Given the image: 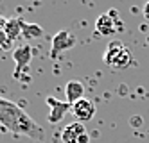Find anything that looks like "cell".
I'll return each instance as SVG.
<instances>
[{"label":"cell","instance_id":"obj_1","mask_svg":"<svg viewBox=\"0 0 149 143\" xmlns=\"http://www.w3.org/2000/svg\"><path fill=\"white\" fill-rule=\"evenodd\" d=\"M0 125L11 131L13 134L27 136L33 140L43 138V129H41L33 118H31L18 104L0 97Z\"/></svg>","mask_w":149,"mask_h":143},{"label":"cell","instance_id":"obj_2","mask_svg":"<svg viewBox=\"0 0 149 143\" xmlns=\"http://www.w3.org/2000/svg\"><path fill=\"white\" fill-rule=\"evenodd\" d=\"M104 63L113 70H124L131 66L133 56L122 41H111L104 52Z\"/></svg>","mask_w":149,"mask_h":143},{"label":"cell","instance_id":"obj_3","mask_svg":"<svg viewBox=\"0 0 149 143\" xmlns=\"http://www.w3.org/2000/svg\"><path fill=\"white\" fill-rule=\"evenodd\" d=\"M120 27H122V23H120V20H119L115 11L102 13L97 18V21H95V29L102 36H113L117 30H120Z\"/></svg>","mask_w":149,"mask_h":143},{"label":"cell","instance_id":"obj_4","mask_svg":"<svg viewBox=\"0 0 149 143\" xmlns=\"http://www.w3.org/2000/svg\"><path fill=\"white\" fill-rule=\"evenodd\" d=\"M72 115L76 116L77 122L84 124V122H90L95 115V106L90 98H81L76 104H72Z\"/></svg>","mask_w":149,"mask_h":143},{"label":"cell","instance_id":"obj_5","mask_svg":"<svg viewBox=\"0 0 149 143\" xmlns=\"http://www.w3.org/2000/svg\"><path fill=\"white\" fill-rule=\"evenodd\" d=\"M74 45H76V38H74L68 30H61V32H58V34L52 38V52H50V56L56 57L58 52L68 50Z\"/></svg>","mask_w":149,"mask_h":143},{"label":"cell","instance_id":"obj_6","mask_svg":"<svg viewBox=\"0 0 149 143\" xmlns=\"http://www.w3.org/2000/svg\"><path fill=\"white\" fill-rule=\"evenodd\" d=\"M45 100H47V104L50 106V115H49V122H50V124H58L59 120L67 115L68 109H72V106H70L68 102L56 100L54 97H47Z\"/></svg>","mask_w":149,"mask_h":143},{"label":"cell","instance_id":"obj_7","mask_svg":"<svg viewBox=\"0 0 149 143\" xmlns=\"http://www.w3.org/2000/svg\"><path fill=\"white\" fill-rule=\"evenodd\" d=\"M31 57H33V50H31L29 45H20L15 52H13V59L16 63L15 68V77H18L22 73V70H25V66L31 63Z\"/></svg>","mask_w":149,"mask_h":143},{"label":"cell","instance_id":"obj_8","mask_svg":"<svg viewBox=\"0 0 149 143\" xmlns=\"http://www.w3.org/2000/svg\"><path fill=\"white\" fill-rule=\"evenodd\" d=\"M86 134V129H84V125L81 122H74L70 125H67L65 129H63L61 133V141L63 143H77V140Z\"/></svg>","mask_w":149,"mask_h":143},{"label":"cell","instance_id":"obj_9","mask_svg":"<svg viewBox=\"0 0 149 143\" xmlns=\"http://www.w3.org/2000/svg\"><path fill=\"white\" fill-rule=\"evenodd\" d=\"M84 95V86L81 81H68L67 86H65V97H67V102L72 106L76 104L77 100H81V98Z\"/></svg>","mask_w":149,"mask_h":143},{"label":"cell","instance_id":"obj_10","mask_svg":"<svg viewBox=\"0 0 149 143\" xmlns=\"http://www.w3.org/2000/svg\"><path fill=\"white\" fill-rule=\"evenodd\" d=\"M22 25H24V20L22 18H9V20H6L4 30H6V34H7V39L11 41V43L18 36H22Z\"/></svg>","mask_w":149,"mask_h":143},{"label":"cell","instance_id":"obj_11","mask_svg":"<svg viewBox=\"0 0 149 143\" xmlns=\"http://www.w3.org/2000/svg\"><path fill=\"white\" fill-rule=\"evenodd\" d=\"M22 36L31 39V38H40V36H43V29H41L40 25L36 23H25L24 21V25H22Z\"/></svg>","mask_w":149,"mask_h":143},{"label":"cell","instance_id":"obj_12","mask_svg":"<svg viewBox=\"0 0 149 143\" xmlns=\"http://www.w3.org/2000/svg\"><path fill=\"white\" fill-rule=\"evenodd\" d=\"M77 143H90V136H88V133H86V134H83V136L77 140Z\"/></svg>","mask_w":149,"mask_h":143},{"label":"cell","instance_id":"obj_13","mask_svg":"<svg viewBox=\"0 0 149 143\" xmlns=\"http://www.w3.org/2000/svg\"><path fill=\"white\" fill-rule=\"evenodd\" d=\"M144 16H146L147 20H149V2H147V4L144 6Z\"/></svg>","mask_w":149,"mask_h":143},{"label":"cell","instance_id":"obj_14","mask_svg":"<svg viewBox=\"0 0 149 143\" xmlns=\"http://www.w3.org/2000/svg\"><path fill=\"white\" fill-rule=\"evenodd\" d=\"M0 23H6V18L2 16V11H0Z\"/></svg>","mask_w":149,"mask_h":143}]
</instances>
